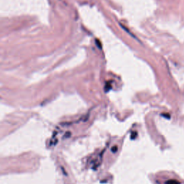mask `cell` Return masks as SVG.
Wrapping results in <instances>:
<instances>
[{
	"instance_id": "7a4b0ae2",
	"label": "cell",
	"mask_w": 184,
	"mask_h": 184,
	"mask_svg": "<svg viewBox=\"0 0 184 184\" xmlns=\"http://www.w3.org/2000/svg\"><path fill=\"white\" fill-rule=\"evenodd\" d=\"M117 150H118V147H117V145H115L112 147V148H111V151H112V153H117Z\"/></svg>"
},
{
	"instance_id": "6da1fadb",
	"label": "cell",
	"mask_w": 184,
	"mask_h": 184,
	"mask_svg": "<svg viewBox=\"0 0 184 184\" xmlns=\"http://www.w3.org/2000/svg\"><path fill=\"white\" fill-rule=\"evenodd\" d=\"M166 184H181V183H180L179 181H176V180L171 179V180H168V181H167L166 182Z\"/></svg>"
},
{
	"instance_id": "3957f363",
	"label": "cell",
	"mask_w": 184,
	"mask_h": 184,
	"mask_svg": "<svg viewBox=\"0 0 184 184\" xmlns=\"http://www.w3.org/2000/svg\"><path fill=\"white\" fill-rule=\"evenodd\" d=\"M162 116L164 117H166L167 119H170V115H168V114H163Z\"/></svg>"
}]
</instances>
